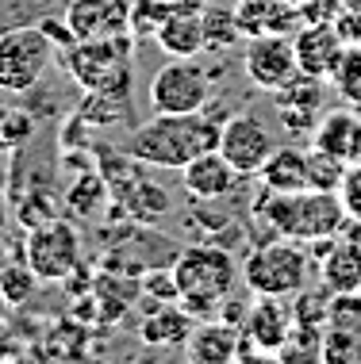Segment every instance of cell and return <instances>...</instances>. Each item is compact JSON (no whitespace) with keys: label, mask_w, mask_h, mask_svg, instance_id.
Segmentation results:
<instances>
[{"label":"cell","mask_w":361,"mask_h":364,"mask_svg":"<svg viewBox=\"0 0 361 364\" xmlns=\"http://www.w3.org/2000/svg\"><path fill=\"white\" fill-rule=\"evenodd\" d=\"M330 85L342 96L346 104H354L361 112V46H346L342 58H338L335 73H330Z\"/></svg>","instance_id":"cell-26"},{"label":"cell","mask_w":361,"mask_h":364,"mask_svg":"<svg viewBox=\"0 0 361 364\" xmlns=\"http://www.w3.org/2000/svg\"><path fill=\"white\" fill-rule=\"evenodd\" d=\"M235 23L246 38H253V35H292L300 27V4H292V0H239Z\"/></svg>","instance_id":"cell-17"},{"label":"cell","mask_w":361,"mask_h":364,"mask_svg":"<svg viewBox=\"0 0 361 364\" xmlns=\"http://www.w3.org/2000/svg\"><path fill=\"white\" fill-rule=\"evenodd\" d=\"M219 119L204 112H154V119L135 127L127 139V157L154 169H184L192 157L219 146Z\"/></svg>","instance_id":"cell-1"},{"label":"cell","mask_w":361,"mask_h":364,"mask_svg":"<svg viewBox=\"0 0 361 364\" xmlns=\"http://www.w3.org/2000/svg\"><path fill=\"white\" fill-rule=\"evenodd\" d=\"M342 176H346V161H338V157L319 154V150H311V146H308V188L338 192Z\"/></svg>","instance_id":"cell-27"},{"label":"cell","mask_w":361,"mask_h":364,"mask_svg":"<svg viewBox=\"0 0 361 364\" xmlns=\"http://www.w3.org/2000/svg\"><path fill=\"white\" fill-rule=\"evenodd\" d=\"M0 192H4V169H0Z\"/></svg>","instance_id":"cell-36"},{"label":"cell","mask_w":361,"mask_h":364,"mask_svg":"<svg viewBox=\"0 0 361 364\" xmlns=\"http://www.w3.org/2000/svg\"><path fill=\"white\" fill-rule=\"evenodd\" d=\"M192 314L181 307V303H158L150 307V314L139 322V338L146 346H162V349H173V346H184L192 333Z\"/></svg>","instance_id":"cell-21"},{"label":"cell","mask_w":361,"mask_h":364,"mask_svg":"<svg viewBox=\"0 0 361 364\" xmlns=\"http://www.w3.org/2000/svg\"><path fill=\"white\" fill-rule=\"evenodd\" d=\"M335 31L346 46H361V16H354L350 8L342 4V12L335 16Z\"/></svg>","instance_id":"cell-32"},{"label":"cell","mask_w":361,"mask_h":364,"mask_svg":"<svg viewBox=\"0 0 361 364\" xmlns=\"http://www.w3.org/2000/svg\"><path fill=\"white\" fill-rule=\"evenodd\" d=\"M315 261H311L304 242L292 238H269L261 245H253L242 261V284L250 295H300L308 288Z\"/></svg>","instance_id":"cell-5"},{"label":"cell","mask_w":361,"mask_h":364,"mask_svg":"<svg viewBox=\"0 0 361 364\" xmlns=\"http://www.w3.org/2000/svg\"><path fill=\"white\" fill-rule=\"evenodd\" d=\"M357 127H361V115L350 112V107H335V112H323L311 131V150L319 154H330L338 161L350 165V154H354V142H357Z\"/></svg>","instance_id":"cell-20"},{"label":"cell","mask_w":361,"mask_h":364,"mask_svg":"<svg viewBox=\"0 0 361 364\" xmlns=\"http://www.w3.org/2000/svg\"><path fill=\"white\" fill-rule=\"evenodd\" d=\"M35 272L23 264H8V269H0V295H4V303H12V307H19V303L31 299L35 291Z\"/></svg>","instance_id":"cell-30"},{"label":"cell","mask_w":361,"mask_h":364,"mask_svg":"<svg viewBox=\"0 0 361 364\" xmlns=\"http://www.w3.org/2000/svg\"><path fill=\"white\" fill-rule=\"evenodd\" d=\"M239 341H242V326L208 318L200 326H192L189 341H184V357L197 364H231L239 360Z\"/></svg>","instance_id":"cell-18"},{"label":"cell","mask_w":361,"mask_h":364,"mask_svg":"<svg viewBox=\"0 0 361 364\" xmlns=\"http://www.w3.org/2000/svg\"><path fill=\"white\" fill-rule=\"evenodd\" d=\"M242 70L261 92H273L296 73V50H292V35H253L246 43Z\"/></svg>","instance_id":"cell-10"},{"label":"cell","mask_w":361,"mask_h":364,"mask_svg":"<svg viewBox=\"0 0 361 364\" xmlns=\"http://www.w3.org/2000/svg\"><path fill=\"white\" fill-rule=\"evenodd\" d=\"M77 119L96 123V127H112L131 119V100L127 96H104V92H85L81 107H77Z\"/></svg>","instance_id":"cell-25"},{"label":"cell","mask_w":361,"mask_h":364,"mask_svg":"<svg viewBox=\"0 0 361 364\" xmlns=\"http://www.w3.org/2000/svg\"><path fill=\"white\" fill-rule=\"evenodd\" d=\"M342 4H346L350 12H354V16H361V0H342Z\"/></svg>","instance_id":"cell-35"},{"label":"cell","mask_w":361,"mask_h":364,"mask_svg":"<svg viewBox=\"0 0 361 364\" xmlns=\"http://www.w3.org/2000/svg\"><path fill=\"white\" fill-rule=\"evenodd\" d=\"M242 280V264L235 253L223 245H189L173 257V284H177V303L192 318H216L219 307L231 299V291Z\"/></svg>","instance_id":"cell-3"},{"label":"cell","mask_w":361,"mask_h":364,"mask_svg":"<svg viewBox=\"0 0 361 364\" xmlns=\"http://www.w3.org/2000/svg\"><path fill=\"white\" fill-rule=\"evenodd\" d=\"M146 100L154 112H204L211 104V73L197 58H173L150 77Z\"/></svg>","instance_id":"cell-8"},{"label":"cell","mask_w":361,"mask_h":364,"mask_svg":"<svg viewBox=\"0 0 361 364\" xmlns=\"http://www.w3.org/2000/svg\"><path fill=\"white\" fill-rule=\"evenodd\" d=\"M181 184H184V192H189L192 200L211 203V200H223V196L235 192L242 184V173L219 154V146H216V150H204L200 157H192V161L184 165Z\"/></svg>","instance_id":"cell-16"},{"label":"cell","mask_w":361,"mask_h":364,"mask_svg":"<svg viewBox=\"0 0 361 364\" xmlns=\"http://www.w3.org/2000/svg\"><path fill=\"white\" fill-rule=\"evenodd\" d=\"M120 203L131 219H142V223H154L169 211V196L154 181H146V176H131V192H120Z\"/></svg>","instance_id":"cell-23"},{"label":"cell","mask_w":361,"mask_h":364,"mask_svg":"<svg viewBox=\"0 0 361 364\" xmlns=\"http://www.w3.org/2000/svg\"><path fill=\"white\" fill-rule=\"evenodd\" d=\"M273 146H277L273 142V131L250 112L227 115L219 127V154L227 157L242 176H258V169L266 165V157L273 154Z\"/></svg>","instance_id":"cell-9"},{"label":"cell","mask_w":361,"mask_h":364,"mask_svg":"<svg viewBox=\"0 0 361 364\" xmlns=\"http://www.w3.org/2000/svg\"><path fill=\"white\" fill-rule=\"evenodd\" d=\"M338 200H342L350 223L361 226V161L346 165V176H342V184H338Z\"/></svg>","instance_id":"cell-31"},{"label":"cell","mask_w":361,"mask_h":364,"mask_svg":"<svg viewBox=\"0 0 361 364\" xmlns=\"http://www.w3.org/2000/svg\"><path fill=\"white\" fill-rule=\"evenodd\" d=\"M258 223L269 230V238H292V242H323L346 230L350 215L338 200V192H269L261 188L258 203H253Z\"/></svg>","instance_id":"cell-2"},{"label":"cell","mask_w":361,"mask_h":364,"mask_svg":"<svg viewBox=\"0 0 361 364\" xmlns=\"http://www.w3.org/2000/svg\"><path fill=\"white\" fill-rule=\"evenodd\" d=\"M361 161V127H357V142H354V154H350V165Z\"/></svg>","instance_id":"cell-34"},{"label":"cell","mask_w":361,"mask_h":364,"mask_svg":"<svg viewBox=\"0 0 361 364\" xmlns=\"http://www.w3.org/2000/svg\"><path fill=\"white\" fill-rule=\"evenodd\" d=\"M54 58H58V46L46 38V31L38 23L0 31V92L27 96L31 88L43 85Z\"/></svg>","instance_id":"cell-6"},{"label":"cell","mask_w":361,"mask_h":364,"mask_svg":"<svg viewBox=\"0 0 361 364\" xmlns=\"http://www.w3.org/2000/svg\"><path fill=\"white\" fill-rule=\"evenodd\" d=\"M315 272L323 291L330 295H361V242L350 238H323L319 242Z\"/></svg>","instance_id":"cell-12"},{"label":"cell","mask_w":361,"mask_h":364,"mask_svg":"<svg viewBox=\"0 0 361 364\" xmlns=\"http://www.w3.org/2000/svg\"><path fill=\"white\" fill-rule=\"evenodd\" d=\"M62 65L85 92L131 100V31L108 38H77L62 50Z\"/></svg>","instance_id":"cell-4"},{"label":"cell","mask_w":361,"mask_h":364,"mask_svg":"<svg viewBox=\"0 0 361 364\" xmlns=\"http://www.w3.org/2000/svg\"><path fill=\"white\" fill-rule=\"evenodd\" d=\"M292 50H296V70L300 73L330 81V73H335L346 43L338 38L335 23H300L296 31H292Z\"/></svg>","instance_id":"cell-14"},{"label":"cell","mask_w":361,"mask_h":364,"mask_svg":"<svg viewBox=\"0 0 361 364\" xmlns=\"http://www.w3.org/2000/svg\"><path fill=\"white\" fill-rule=\"evenodd\" d=\"M154 43L169 58H200L208 50V43H204V0H177L173 12L154 31Z\"/></svg>","instance_id":"cell-13"},{"label":"cell","mask_w":361,"mask_h":364,"mask_svg":"<svg viewBox=\"0 0 361 364\" xmlns=\"http://www.w3.org/2000/svg\"><path fill=\"white\" fill-rule=\"evenodd\" d=\"M23 261L38 284L70 280L81 269V234H77V226H70L66 219L31 226L23 242Z\"/></svg>","instance_id":"cell-7"},{"label":"cell","mask_w":361,"mask_h":364,"mask_svg":"<svg viewBox=\"0 0 361 364\" xmlns=\"http://www.w3.org/2000/svg\"><path fill=\"white\" fill-rule=\"evenodd\" d=\"M253 307L246 311V322H242V333L253 341V349L261 357H277L285 349V341L296 330V318H292V307L285 295H253Z\"/></svg>","instance_id":"cell-11"},{"label":"cell","mask_w":361,"mask_h":364,"mask_svg":"<svg viewBox=\"0 0 361 364\" xmlns=\"http://www.w3.org/2000/svg\"><path fill=\"white\" fill-rule=\"evenodd\" d=\"M4 112H8V104H0V154H8V142H4Z\"/></svg>","instance_id":"cell-33"},{"label":"cell","mask_w":361,"mask_h":364,"mask_svg":"<svg viewBox=\"0 0 361 364\" xmlns=\"http://www.w3.org/2000/svg\"><path fill=\"white\" fill-rule=\"evenodd\" d=\"M66 203H70V211L73 215H81V219H89V215L100 211V203H104V176H81V181L70 188V196H66Z\"/></svg>","instance_id":"cell-28"},{"label":"cell","mask_w":361,"mask_h":364,"mask_svg":"<svg viewBox=\"0 0 361 364\" xmlns=\"http://www.w3.org/2000/svg\"><path fill=\"white\" fill-rule=\"evenodd\" d=\"M177 0H131V35H150L162 27V19L173 12Z\"/></svg>","instance_id":"cell-29"},{"label":"cell","mask_w":361,"mask_h":364,"mask_svg":"<svg viewBox=\"0 0 361 364\" xmlns=\"http://www.w3.org/2000/svg\"><path fill=\"white\" fill-rule=\"evenodd\" d=\"M242 38L239 23H235V8L231 4H216V0H208V8H204V43H208V50H227V46H235ZM204 50V54H208Z\"/></svg>","instance_id":"cell-24"},{"label":"cell","mask_w":361,"mask_h":364,"mask_svg":"<svg viewBox=\"0 0 361 364\" xmlns=\"http://www.w3.org/2000/svg\"><path fill=\"white\" fill-rule=\"evenodd\" d=\"M273 104L277 112H323V77H311V73H292L281 88H273Z\"/></svg>","instance_id":"cell-22"},{"label":"cell","mask_w":361,"mask_h":364,"mask_svg":"<svg viewBox=\"0 0 361 364\" xmlns=\"http://www.w3.org/2000/svg\"><path fill=\"white\" fill-rule=\"evenodd\" d=\"M258 181L269 192H304L308 188V150H300L296 142L273 146L266 165L258 169Z\"/></svg>","instance_id":"cell-19"},{"label":"cell","mask_w":361,"mask_h":364,"mask_svg":"<svg viewBox=\"0 0 361 364\" xmlns=\"http://www.w3.org/2000/svg\"><path fill=\"white\" fill-rule=\"evenodd\" d=\"M66 23L73 38H108L131 31V0H70Z\"/></svg>","instance_id":"cell-15"}]
</instances>
